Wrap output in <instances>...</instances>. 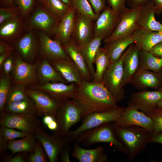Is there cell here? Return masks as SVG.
Listing matches in <instances>:
<instances>
[{"instance_id": "6f0895ef", "label": "cell", "mask_w": 162, "mask_h": 162, "mask_svg": "<svg viewBox=\"0 0 162 162\" xmlns=\"http://www.w3.org/2000/svg\"><path fill=\"white\" fill-rule=\"evenodd\" d=\"M42 117L43 123L46 126L55 119L53 117L49 115H45Z\"/></svg>"}, {"instance_id": "8d00e7d4", "label": "cell", "mask_w": 162, "mask_h": 162, "mask_svg": "<svg viewBox=\"0 0 162 162\" xmlns=\"http://www.w3.org/2000/svg\"><path fill=\"white\" fill-rule=\"evenodd\" d=\"M11 79L9 74H2L0 78V112L3 111L11 87Z\"/></svg>"}, {"instance_id": "f1b7e54d", "label": "cell", "mask_w": 162, "mask_h": 162, "mask_svg": "<svg viewBox=\"0 0 162 162\" xmlns=\"http://www.w3.org/2000/svg\"><path fill=\"white\" fill-rule=\"evenodd\" d=\"M37 74L39 84H45L48 83L62 82L68 83L61 74L53 67L49 61L43 58L38 65Z\"/></svg>"}, {"instance_id": "7bdbcfd3", "label": "cell", "mask_w": 162, "mask_h": 162, "mask_svg": "<svg viewBox=\"0 0 162 162\" xmlns=\"http://www.w3.org/2000/svg\"><path fill=\"white\" fill-rule=\"evenodd\" d=\"M145 114L153 121L154 130L152 133L162 131V110L157 107Z\"/></svg>"}, {"instance_id": "6da1fadb", "label": "cell", "mask_w": 162, "mask_h": 162, "mask_svg": "<svg viewBox=\"0 0 162 162\" xmlns=\"http://www.w3.org/2000/svg\"><path fill=\"white\" fill-rule=\"evenodd\" d=\"M72 100L80 109L82 119L91 113L109 111L118 106L102 82L83 80L81 84L77 86Z\"/></svg>"}, {"instance_id": "ba28073f", "label": "cell", "mask_w": 162, "mask_h": 162, "mask_svg": "<svg viewBox=\"0 0 162 162\" xmlns=\"http://www.w3.org/2000/svg\"><path fill=\"white\" fill-rule=\"evenodd\" d=\"M36 113L16 114L0 112V126L13 128L29 134H35L42 128Z\"/></svg>"}, {"instance_id": "4fadbf2b", "label": "cell", "mask_w": 162, "mask_h": 162, "mask_svg": "<svg viewBox=\"0 0 162 162\" xmlns=\"http://www.w3.org/2000/svg\"><path fill=\"white\" fill-rule=\"evenodd\" d=\"M112 125L117 127L135 125L141 127L152 133L154 127L152 119L144 113L128 104L124 111Z\"/></svg>"}, {"instance_id": "ac0fdd59", "label": "cell", "mask_w": 162, "mask_h": 162, "mask_svg": "<svg viewBox=\"0 0 162 162\" xmlns=\"http://www.w3.org/2000/svg\"><path fill=\"white\" fill-rule=\"evenodd\" d=\"M161 100L162 91L145 90L132 93L128 104L145 113L156 108Z\"/></svg>"}, {"instance_id": "681fc988", "label": "cell", "mask_w": 162, "mask_h": 162, "mask_svg": "<svg viewBox=\"0 0 162 162\" xmlns=\"http://www.w3.org/2000/svg\"><path fill=\"white\" fill-rule=\"evenodd\" d=\"M148 143H156L162 145V131L150 133Z\"/></svg>"}, {"instance_id": "44dd1931", "label": "cell", "mask_w": 162, "mask_h": 162, "mask_svg": "<svg viewBox=\"0 0 162 162\" xmlns=\"http://www.w3.org/2000/svg\"><path fill=\"white\" fill-rule=\"evenodd\" d=\"M130 83L139 89L145 90L150 88L158 90L162 86V71L156 72L138 69Z\"/></svg>"}, {"instance_id": "816d5d0a", "label": "cell", "mask_w": 162, "mask_h": 162, "mask_svg": "<svg viewBox=\"0 0 162 162\" xmlns=\"http://www.w3.org/2000/svg\"><path fill=\"white\" fill-rule=\"evenodd\" d=\"M71 148L69 146L66 147L62 152L60 156V159L61 162H70Z\"/></svg>"}, {"instance_id": "2e32d148", "label": "cell", "mask_w": 162, "mask_h": 162, "mask_svg": "<svg viewBox=\"0 0 162 162\" xmlns=\"http://www.w3.org/2000/svg\"><path fill=\"white\" fill-rule=\"evenodd\" d=\"M76 13L71 40L80 47L87 43L94 37V21L87 16Z\"/></svg>"}, {"instance_id": "9a60e30c", "label": "cell", "mask_w": 162, "mask_h": 162, "mask_svg": "<svg viewBox=\"0 0 162 162\" xmlns=\"http://www.w3.org/2000/svg\"><path fill=\"white\" fill-rule=\"evenodd\" d=\"M38 31L36 33L39 41V53L42 58L51 62L62 59H71L59 42L51 39L44 32Z\"/></svg>"}, {"instance_id": "74e56055", "label": "cell", "mask_w": 162, "mask_h": 162, "mask_svg": "<svg viewBox=\"0 0 162 162\" xmlns=\"http://www.w3.org/2000/svg\"><path fill=\"white\" fill-rule=\"evenodd\" d=\"M72 6L76 12L87 16L94 21L98 17L88 0H73Z\"/></svg>"}, {"instance_id": "4316f807", "label": "cell", "mask_w": 162, "mask_h": 162, "mask_svg": "<svg viewBox=\"0 0 162 162\" xmlns=\"http://www.w3.org/2000/svg\"><path fill=\"white\" fill-rule=\"evenodd\" d=\"M134 43L140 50L149 52L162 41V31H153L139 29L133 34Z\"/></svg>"}, {"instance_id": "c3c4849f", "label": "cell", "mask_w": 162, "mask_h": 162, "mask_svg": "<svg viewBox=\"0 0 162 162\" xmlns=\"http://www.w3.org/2000/svg\"><path fill=\"white\" fill-rule=\"evenodd\" d=\"M14 60L12 55L8 57L3 63L1 67L3 73L8 75L12 71L13 66Z\"/></svg>"}, {"instance_id": "7a4b0ae2", "label": "cell", "mask_w": 162, "mask_h": 162, "mask_svg": "<svg viewBox=\"0 0 162 162\" xmlns=\"http://www.w3.org/2000/svg\"><path fill=\"white\" fill-rule=\"evenodd\" d=\"M113 126L117 137L128 150V160L132 161L146 148L148 143L149 133L137 126L123 127Z\"/></svg>"}, {"instance_id": "ee69618b", "label": "cell", "mask_w": 162, "mask_h": 162, "mask_svg": "<svg viewBox=\"0 0 162 162\" xmlns=\"http://www.w3.org/2000/svg\"><path fill=\"white\" fill-rule=\"evenodd\" d=\"M20 14L18 8L1 7L0 8V25L5 21Z\"/></svg>"}, {"instance_id": "1f68e13d", "label": "cell", "mask_w": 162, "mask_h": 162, "mask_svg": "<svg viewBox=\"0 0 162 162\" xmlns=\"http://www.w3.org/2000/svg\"><path fill=\"white\" fill-rule=\"evenodd\" d=\"M37 139L35 134H30L18 140L8 142V149L11 152V155L20 152L33 153L35 149Z\"/></svg>"}, {"instance_id": "3957f363", "label": "cell", "mask_w": 162, "mask_h": 162, "mask_svg": "<svg viewBox=\"0 0 162 162\" xmlns=\"http://www.w3.org/2000/svg\"><path fill=\"white\" fill-rule=\"evenodd\" d=\"M74 142L81 143L86 147L97 143H107L119 151L128 154L126 148L117 137L112 122L105 123L82 132Z\"/></svg>"}, {"instance_id": "11a10c76", "label": "cell", "mask_w": 162, "mask_h": 162, "mask_svg": "<svg viewBox=\"0 0 162 162\" xmlns=\"http://www.w3.org/2000/svg\"><path fill=\"white\" fill-rule=\"evenodd\" d=\"M1 7H12L15 6L13 0H0Z\"/></svg>"}, {"instance_id": "db71d44e", "label": "cell", "mask_w": 162, "mask_h": 162, "mask_svg": "<svg viewBox=\"0 0 162 162\" xmlns=\"http://www.w3.org/2000/svg\"><path fill=\"white\" fill-rule=\"evenodd\" d=\"M131 7L135 8L144 5L151 0H129Z\"/></svg>"}, {"instance_id": "7c38bea8", "label": "cell", "mask_w": 162, "mask_h": 162, "mask_svg": "<svg viewBox=\"0 0 162 162\" xmlns=\"http://www.w3.org/2000/svg\"><path fill=\"white\" fill-rule=\"evenodd\" d=\"M28 96L34 101L36 113L38 116L50 115L56 119L61 104L42 91L31 88H25Z\"/></svg>"}, {"instance_id": "9f6ffc18", "label": "cell", "mask_w": 162, "mask_h": 162, "mask_svg": "<svg viewBox=\"0 0 162 162\" xmlns=\"http://www.w3.org/2000/svg\"><path fill=\"white\" fill-rule=\"evenodd\" d=\"M13 52L12 51L5 52L0 54V66L6 59L11 55Z\"/></svg>"}, {"instance_id": "52a82bcc", "label": "cell", "mask_w": 162, "mask_h": 162, "mask_svg": "<svg viewBox=\"0 0 162 162\" xmlns=\"http://www.w3.org/2000/svg\"><path fill=\"white\" fill-rule=\"evenodd\" d=\"M81 119L80 110L72 99L63 102L61 104L56 117L58 127L53 131V134L66 138L70 128Z\"/></svg>"}, {"instance_id": "f5cc1de1", "label": "cell", "mask_w": 162, "mask_h": 162, "mask_svg": "<svg viewBox=\"0 0 162 162\" xmlns=\"http://www.w3.org/2000/svg\"><path fill=\"white\" fill-rule=\"evenodd\" d=\"M14 48V46L8 44V43L0 40V54L5 52L13 51Z\"/></svg>"}, {"instance_id": "277c9868", "label": "cell", "mask_w": 162, "mask_h": 162, "mask_svg": "<svg viewBox=\"0 0 162 162\" xmlns=\"http://www.w3.org/2000/svg\"><path fill=\"white\" fill-rule=\"evenodd\" d=\"M127 52L117 61L110 64L105 70L102 82L117 103L125 97L124 82L123 61Z\"/></svg>"}, {"instance_id": "94428289", "label": "cell", "mask_w": 162, "mask_h": 162, "mask_svg": "<svg viewBox=\"0 0 162 162\" xmlns=\"http://www.w3.org/2000/svg\"><path fill=\"white\" fill-rule=\"evenodd\" d=\"M158 10L162 9V0H153Z\"/></svg>"}, {"instance_id": "cb8c5ba5", "label": "cell", "mask_w": 162, "mask_h": 162, "mask_svg": "<svg viewBox=\"0 0 162 162\" xmlns=\"http://www.w3.org/2000/svg\"><path fill=\"white\" fill-rule=\"evenodd\" d=\"M157 10L153 0L145 4L137 19L139 28L153 31H162V24L156 20L155 17V14Z\"/></svg>"}, {"instance_id": "f907efd6", "label": "cell", "mask_w": 162, "mask_h": 162, "mask_svg": "<svg viewBox=\"0 0 162 162\" xmlns=\"http://www.w3.org/2000/svg\"><path fill=\"white\" fill-rule=\"evenodd\" d=\"M149 52L155 56L162 58V41L153 46Z\"/></svg>"}, {"instance_id": "7dc6e473", "label": "cell", "mask_w": 162, "mask_h": 162, "mask_svg": "<svg viewBox=\"0 0 162 162\" xmlns=\"http://www.w3.org/2000/svg\"><path fill=\"white\" fill-rule=\"evenodd\" d=\"M110 6L115 11L121 13L126 8L125 0H106Z\"/></svg>"}, {"instance_id": "e7e4bbea", "label": "cell", "mask_w": 162, "mask_h": 162, "mask_svg": "<svg viewBox=\"0 0 162 162\" xmlns=\"http://www.w3.org/2000/svg\"><path fill=\"white\" fill-rule=\"evenodd\" d=\"M157 107L162 110V100H161L158 104Z\"/></svg>"}, {"instance_id": "f35d334b", "label": "cell", "mask_w": 162, "mask_h": 162, "mask_svg": "<svg viewBox=\"0 0 162 162\" xmlns=\"http://www.w3.org/2000/svg\"><path fill=\"white\" fill-rule=\"evenodd\" d=\"M25 86L20 85H14L11 86L8 96L6 105L28 98L26 93Z\"/></svg>"}, {"instance_id": "e0dca14e", "label": "cell", "mask_w": 162, "mask_h": 162, "mask_svg": "<svg viewBox=\"0 0 162 162\" xmlns=\"http://www.w3.org/2000/svg\"><path fill=\"white\" fill-rule=\"evenodd\" d=\"M77 86L74 83L68 84L62 82H50L43 85L34 84L32 86V88L45 92L61 104L73 98Z\"/></svg>"}, {"instance_id": "8992f818", "label": "cell", "mask_w": 162, "mask_h": 162, "mask_svg": "<svg viewBox=\"0 0 162 162\" xmlns=\"http://www.w3.org/2000/svg\"><path fill=\"white\" fill-rule=\"evenodd\" d=\"M125 108L118 106L113 110L91 113L83 119L80 126L74 130L70 131L66 138L70 142H74L81 133L97 127L104 123L115 121L124 111Z\"/></svg>"}, {"instance_id": "8fae6325", "label": "cell", "mask_w": 162, "mask_h": 162, "mask_svg": "<svg viewBox=\"0 0 162 162\" xmlns=\"http://www.w3.org/2000/svg\"><path fill=\"white\" fill-rule=\"evenodd\" d=\"M38 140L42 144L50 162H58L62 151L70 145V142L65 138L53 134L50 135L41 128L35 133Z\"/></svg>"}, {"instance_id": "03108f58", "label": "cell", "mask_w": 162, "mask_h": 162, "mask_svg": "<svg viewBox=\"0 0 162 162\" xmlns=\"http://www.w3.org/2000/svg\"><path fill=\"white\" fill-rule=\"evenodd\" d=\"M158 90H160V91H162V86Z\"/></svg>"}, {"instance_id": "bcb514c9", "label": "cell", "mask_w": 162, "mask_h": 162, "mask_svg": "<svg viewBox=\"0 0 162 162\" xmlns=\"http://www.w3.org/2000/svg\"><path fill=\"white\" fill-rule=\"evenodd\" d=\"M96 14L98 16L106 7V0H88Z\"/></svg>"}, {"instance_id": "83f0119b", "label": "cell", "mask_w": 162, "mask_h": 162, "mask_svg": "<svg viewBox=\"0 0 162 162\" xmlns=\"http://www.w3.org/2000/svg\"><path fill=\"white\" fill-rule=\"evenodd\" d=\"M62 47L78 68L83 80L93 81V78L79 47L71 39Z\"/></svg>"}, {"instance_id": "f546056e", "label": "cell", "mask_w": 162, "mask_h": 162, "mask_svg": "<svg viewBox=\"0 0 162 162\" xmlns=\"http://www.w3.org/2000/svg\"><path fill=\"white\" fill-rule=\"evenodd\" d=\"M134 43V39L132 34L105 44L104 47L106 51L111 64L118 60L128 47Z\"/></svg>"}, {"instance_id": "91938a15", "label": "cell", "mask_w": 162, "mask_h": 162, "mask_svg": "<svg viewBox=\"0 0 162 162\" xmlns=\"http://www.w3.org/2000/svg\"><path fill=\"white\" fill-rule=\"evenodd\" d=\"M50 130L53 132L56 130L58 127L56 119L52 121L46 126Z\"/></svg>"}, {"instance_id": "60d3db41", "label": "cell", "mask_w": 162, "mask_h": 162, "mask_svg": "<svg viewBox=\"0 0 162 162\" xmlns=\"http://www.w3.org/2000/svg\"><path fill=\"white\" fill-rule=\"evenodd\" d=\"M29 134L11 128L0 127V139L7 142L17 138L24 137Z\"/></svg>"}, {"instance_id": "f6af8a7d", "label": "cell", "mask_w": 162, "mask_h": 162, "mask_svg": "<svg viewBox=\"0 0 162 162\" xmlns=\"http://www.w3.org/2000/svg\"><path fill=\"white\" fill-rule=\"evenodd\" d=\"M28 153L20 152L17 153L14 156L8 155L2 158L1 161L3 162H26L29 155Z\"/></svg>"}, {"instance_id": "be15d7a7", "label": "cell", "mask_w": 162, "mask_h": 162, "mask_svg": "<svg viewBox=\"0 0 162 162\" xmlns=\"http://www.w3.org/2000/svg\"><path fill=\"white\" fill-rule=\"evenodd\" d=\"M37 2L44 5L46 0H36Z\"/></svg>"}, {"instance_id": "484cf974", "label": "cell", "mask_w": 162, "mask_h": 162, "mask_svg": "<svg viewBox=\"0 0 162 162\" xmlns=\"http://www.w3.org/2000/svg\"><path fill=\"white\" fill-rule=\"evenodd\" d=\"M71 156L80 162H107L109 161L102 146L86 149L82 148L78 143L76 142Z\"/></svg>"}, {"instance_id": "d4e9b609", "label": "cell", "mask_w": 162, "mask_h": 162, "mask_svg": "<svg viewBox=\"0 0 162 162\" xmlns=\"http://www.w3.org/2000/svg\"><path fill=\"white\" fill-rule=\"evenodd\" d=\"M132 44L127 49V52L123 61L124 86L130 83L132 77L139 69V53L140 50L137 45Z\"/></svg>"}, {"instance_id": "836d02e7", "label": "cell", "mask_w": 162, "mask_h": 162, "mask_svg": "<svg viewBox=\"0 0 162 162\" xmlns=\"http://www.w3.org/2000/svg\"><path fill=\"white\" fill-rule=\"evenodd\" d=\"M3 112L16 114H36L34 103L29 97L22 100L6 104Z\"/></svg>"}, {"instance_id": "5bb4252c", "label": "cell", "mask_w": 162, "mask_h": 162, "mask_svg": "<svg viewBox=\"0 0 162 162\" xmlns=\"http://www.w3.org/2000/svg\"><path fill=\"white\" fill-rule=\"evenodd\" d=\"M121 13L117 12L109 5L106 6L95 20L94 37H108L113 32L120 19Z\"/></svg>"}, {"instance_id": "6125c7cd", "label": "cell", "mask_w": 162, "mask_h": 162, "mask_svg": "<svg viewBox=\"0 0 162 162\" xmlns=\"http://www.w3.org/2000/svg\"><path fill=\"white\" fill-rule=\"evenodd\" d=\"M66 4L70 6H72L73 0H61Z\"/></svg>"}, {"instance_id": "ab89813d", "label": "cell", "mask_w": 162, "mask_h": 162, "mask_svg": "<svg viewBox=\"0 0 162 162\" xmlns=\"http://www.w3.org/2000/svg\"><path fill=\"white\" fill-rule=\"evenodd\" d=\"M14 4L19 10L20 15L25 19H27L36 7V0H13Z\"/></svg>"}, {"instance_id": "603a6c76", "label": "cell", "mask_w": 162, "mask_h": 162, "mask_svg": "<svg viewBox=\"0 0 162 162\" xmlns=\"http://www.w3.org/2000/svg\"><path fill=\"white\" fill-rule=\"evenodd\" d=\"M51 64L68 83L80 85L83 80L80 71L71 59H62L51 61Z\"/></svg>"}, {"instance_id": "d6986e66", "label": "cell", "mask_w": 162, "mask_h": 162, "mask_svg": "<svg viewBox=\"0 0 162 162\" xmlns=\"http://www.w3.org/2000/svg\"><path fill=\"white\" fill-rule=\"evenodd\" d=\"M33 30L25 33L14 44L18 53L25 61L31 63L39 53V41Z\"/></svg>"}, {"instance_id": "d590c367", "label": "cell", "mask_w": 162, "mask_h": 162, "mask_svg": "<svg viewBox=\"0 0 162 162\" xmlns=\"http://www.w3.org/2000/svg\"><path fill=\"white\" fill-rule=\"evenodd\" d=\"M44 6L60 20L72 6L61 0H46Z\"/></svg>"}, {"instance_id": "5b68a950", "label": "cell", "mask_w": 162, "mask_h": 162, "mask_svg": "<svg viewBox=\"0 0 162 162\" xmlns=\"http://www.w3.org/2000/svg\"><path fill=\"white\" fill-rule=\"evenodd\" d=\"M60 20L44 5L37 3L26 21L27 29L54 34Z\"/></svg>"}, {"instance_id": "30bf717a", "label": "cell", "mask_w": 162, "mask_h": 162, "mask_svg": "<svg viewBox=\"0 0 162 162\" xmlns=\"http://www.w3.org/2000/svg\"><path fill=\"white\" fill-rule=\"evenodd\" d=\"M40 61L32 64L24 61L17 53L15 55L12 70L13 85L25 86L34 83L37 78V70Z\"/></svg>"}, {"instance_id": "680465c9", "label": "cell", "mask_w": 162, "mask_h": 162, "mask_svg": "<svg viewBox=\"0 0 162 162\" xmlns=\"http://www.w3.org/2000/svg\"><path fill=\"white\" fill-rule=\"evenodd\" d=\"M8 149V142L0 139V154H3Z\"/></svg>"}, {"instance_id": "b9f144b4", "label": "cell", "mask_w": 162, "mask_h": 162, "mask_svg": "<svg viewBox=\"0 0 162 162\" xmlns=\"http://www.w3.org/2000/svg\"><path fill=\"white\" fill-rule=\"evenodd\" d=\"M49 161L48 157L43 146L38 140L34 152L29 155L27 162H48Z\"/></svg>"}, {"instance_id": "4dcf8cb0", "label": "cell", "mask_w": 162, "mask_h": 162, "mask_svg": "<svg viewBox=\"0 0 162 162\" xmlns=\"http://www.w3.org/2000/svg\"><path fill=\"white\" fill-rule=\"evenodd\" d=\"M103 40L102 38L94 37L87 43L79 47L93 79L95 73L93 64Z\"/></svg>"}, {"instance_id": "ffe728a7", "label": "cell", "mask_w": 162, "mask_h": 162, "mask_svg": "<svg viewBox=\"0 0 162 162\" xmlns=\"http://www.w3.org/2000/svg\"><path fill=\"white\" fill-rule=\"evenodd\" d=\"M25 20L20 14L0 24V40L14 43L27 30Z\"/></svg>"}, {"instance_id": "7402d4cb", "label": "cell", "mask_w": 162, "mask_h": 162, "mask_svg": "<svg viewBox=\"0 0 162 162\" xmlns=\"http://www.w3.org/2000/svg\"><path fill=\"white\" fill-rule=\"evenodd\" d=\"M76 11L72 6L61 20L54 32V40L63 45L71 39L74 27Z\"/></svg>"}, {"instance_id": "9c48e42d", "label": "cell", "mask_w": 162, "mask_h": 162, "mask_svg": "<svg viewBox=\"0 0 162 162\" xmlns=\"http://www.w3.org/2000/svg\"><path fill=\"white\" fill-rule=\"evenodd\" d=\"M144 5L130 8H126L121 13L120 19L113 32L104 40L105 44L130 35L139 29L137 20Z\"/></svg>"}, {"instance_id": "e575fe53", "label": "cell", "mask_w": 162, "mask_h": 162, "mask_svg": "<svg viewBox=\"0 0 162 162\" xmlns=\"http://www.w3.org/2000/svg\"><path fill=\"white\" fill-rule=\"evenodd\" d=\"M94 64L96 65V68L93 81L101 82L104 74L111 64L108 54L104 47H100L99 48L95 56Z\"/></svg>"}, {"instance_id": "d6a6232c", "label": "cell", "mask_w": 162, "mask_h": 162, "mask_svg": "<svg viewBox=\"0 0 162 162\" xmlns=\"http://www.w3.org/2000/svg\"><path fill=\"white\" fill-rule=\"evenodd\" d=\"M139 69L158 72L162 71V58L155 56L149 52L140 50Z\"/></svg>"}]
</instances>
